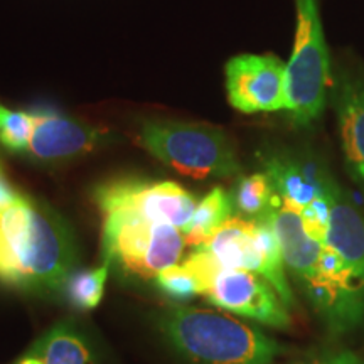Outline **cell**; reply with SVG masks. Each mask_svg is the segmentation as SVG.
Listing matches in <instances>:
<instances>
[{"mask_svg": "<svg viewBox=\"0 0 364 364\" xmlns=\"http://www.w3.org/2000/svg\"><path fill=\"white\" fill-rule=\"evenodd\" d=\"M76 263L65 220L34 199L21 198L0 211V282L31 294L63 289Z\"/></svg>", "mask_w": 364, "mask_h": 364, "instance_id": "1", "label": "cell"}, {"mask_svg": "<svg viewBox=\"0 0 364 364\" xmlns=\"http://www.w3.org/2000/svg\"><path fill=\"white\" fill-rule=\"evenodd\" d=\"M161 331L194 364H272L284 349L257 327L211 309H169Z\"/></svg>", "mask_w": 364, "mask_h": 364, "instance_id": "2", "label": "cell"}, {"mask_svg": "<svg viewBox=\"0 0 364 364\" xmlns=\"http://www.w3.org/2000/svg\"><path fill=\"white\" fill-rule=\"evenodd\" d=\"M139 142L166 166L196 179H225L240 176L241 172L233 142L226 132L218 127L145 120L140 125Z\"/></svg>", "mask_w": 364, "mask_h": 364, "instance_id": "3", "label": "cell"}, {"mask_svg": "<svg viewBox=\"0 0 364 364\" xmlns=\"http://www.w3.org/2000/svg\"><path fill=\"white\" fill-rule=\"evenodd\" d=\"M297 33L287 63V108L295 125L309 127L324 113L331 88V58L318 0H295Z\"/></svg>", "mask_w": 364, "mask_h": 364, "instance_id": "4", "label": "cell"}, {"mask_svg": "<svg viewBox=\"0 0 364 364\" xmlns=\"http://www.w3.org/2000/svg\"><path fill=\"white\" fill-rule=\"evenodd\" d=\"M102 247L108 263L139 279H156L182 260L184 231L167 223H154L125 213L103 215Z\"/></svg>", "mask_w": 364, "mask_h": 364, "instance_id": "5", "label": "cell"}, {"mask_svg": "<svg viewBox=\"0 0 364 364\" xmlns=\"http://www.w3.org/2000/svg\"><path fill=\"white\" fill-rule=\"evenodd\" d=\"M221 270H250L260 275L279 294L285 306L295 299L285 277L279 238L267 218H231L201 247Z\"/></svg>", "mask_w": 364, "mask_h": 364, "instance_id": "6", "label": "cell"}, {"mask_svg": "<svg viewBox=\"0 0 364 364\" xmlns=\"http://www.w3.org/2000/svg\"><path fill=\"white\" fill-rule=\"evenodd\" d=\"M102 215L125 213L154 223H167L188 231L198 199L172 181L113 179L103 182L93 193Z\"/></svg>", "mask_w": 364, "mask_h": 364, "instance_id": "7", "label": "cell"}, {"mask_svg": "<svg viewBox=\"0 0 364 364\" xmlns=\"http://www.w3.org/2000/svg\"><path fill=\"white\" fill-rule=\"evenodd\" d=\"M226 91L241 113H272L287 108V65L273 54H241L228 61Z\"/></svg>", "mask_w": 364, "mask_h": 364, "instance_id": "8", "label": "cell"}, {"mask_svg": "<svg viewBox=\"0 0 364 364\" xmlns=\"http://www.w3.org/2000/svg\"><path fill=\"white\" fill-rule=\"evenodd\" d=\"M204 299L223 311L277 329H287L292 324L275 289L250 270H220Z\"/></svg>", "mask_w": 364, "mask_h": 364, "instance_id": "9", "label": "cell"}, {"mask_svg": "<svg viewBox=\"0 0 364 364\" xmlns=\"http://www.w3.org/2000/svg\"><path fill=\"white\" fill-rule=\"evenodd\" d=\"M33 115V134L26 152L34 161L44 164H63L93 152L110 136L102 127L63 115L51 108H36Z\"/></svg>", "mask_w": 364, "mask_h": 364, "instance_id": "10", "label": "cell"}, {"mask_svg": "<svg viewBox=\"0 0 364 364\" xmlns=\"http://www.w3.org/2000/svg\"><path fill=\"white\" fill-rule=\"evenodd\" d=\"M329 90L349 174L364 189V65H339Z\"/></svg>", "mask_w": 364, "mask_h": 364, "instance_id": "11", "label": "cell"}, {"mask_svg": "<svg viewBox=\"0 0 364 364\" xmlns=\"http://www.w3.org/2000/svg\"><path fill=\"white\" fill-rule=\"evenodd\" d=\"M262 164L282 203L299 213L316 199L339 191L324 166L309 157L273 152L267 154Z\"/></svg>", "mask_w": 364, "mask_h": 364, "instance_id": "12", "label": "cell"}, {"mask_svg": "<svg viewBox=\"0 0 364 364\" xmlns=\"http://www.w3.org/2000/svg\"><path fill=\"white\" fill-rule=\"evenodd\" d=\"M265 218L279 238L285 268L302 284L316 272L322 243L307 235L300 213L284 203L272 209Z\"/></svg>", "mask_w": 364, "mask_h": 364, "instance_id": "13", "label": "cell"}, {"mask_svg": "<svg viewBox=\"0 0 364 364\" xmlns=\"http://www.w3.org/2000/svg\"><path fill=\"white\" fill-rule=\"evenodd\" d=\"M334 250L351 275L364 287V216L346 193L339 191L331 209L324 243Z\"/></svg>", "mask_w": 364, "mask_h": 364, "instance_id": "14", "label": "cell"}, {"mask_svg": "<svg viewBox=\"0 0 364 364\" xmlns=\"http://www.w3.org/2000/svg\"><path fill=\"white\" fill-rule=\"evenodd\" d=\"M31 351L44 364H98L88 339L68 322H59L49 329Z\"/></svg>", "mask_w": 364, "mask_h": 364, "instance_id": "15", "label": "cell"}, {"mask_svg": "<svg viewBox=\"0 0 364 364\" xmlns=\"http://www.w3.org/2000/svg\"><path fill=\"white\" fill-rule=\"evenodd\" d=\"M233 199L223 188H215L208 193L196 206L194 216L186 231V243L189 247H201L211 238L233 215Z\"/></svg>", "mask_w": 364, "mask_h": 364, "instance_id": "16", "label": "cell"}, {"mask_svg": "<svg viewBox=\"0 0 364 364\" xmlns=\"http://www.w3.org/2000/svg\"><path fill=\"white\" fill-rule=\"evenodd\" d=\"M231 199H233L236 211L247 220L265 218L272 209L279 208L282 204V199L275 193L272 181L268 179L265 172L240 176Z\"/></svg>", "mask_w": 364, "mask_h": 364, "instance_id": "17", "label": "cell"}, {"mask_svg": "<svg viewBox=\"0 0 364 364\" xmlns=\"http://www.w3.org/2000/svg\"><path fill=\"white\" fill-rule=\"evenodd\" d=\"M110 263L97 268L73 272L63 285V297L76 311H91L102 302L105 287H107Z\"/></svg>", "mask_w": 364, "mask_h": 364, "instance_id": "18", "label": "cell"}, {"mask_svg": "<svg viewBox=\"0 0 364 364\" xmlns=\"http://www.w3.org/2000/svg\"><path fill=\"white\" fill-rule=\"evenodd\" d=\"M33 134L31 112H14L0 105V144L11 152H26Z\"/></svg>", "mask_w": 364, "mask_h": 364, "instance_id": "19", "label": "cell"}, {"mask_svg": "<svg viewBox=\"0 0 364 364\" xmlns=\"http://www.w3.org/2000/svg\"><path fill=\"white\" fill-rule=\"evenodd\" d=\"M154 280L161 292L166 294L167 297L179 300V302L194 299L196 295H203L198 279L182 263L166 268Z\"/></svg>", "mask_w": 364, "mask_h": 364, "instance_id": "20", "label": "cell"}, {"mask_svg": "<svg viewBox=\"0 0 364 364\" xmlns=\"http://www.w3.org/2000/svg\"><path fill=\"white\" fill-rule=\"evenodd\" d=\"M339 191L332 196H324V198L316 199V201H312L309 206H306L300 211V218H302L304 228H306L307 235L311 236L312 240H316L317 243H324L327 228H329L331 209L332 204L336 201V198H338Z\"/></svg>", "mask_w": 364, "mask_h": 364, "instance_id": "21", "label": "cell"}, {"mask_svg": "<svg viewBox=\"0 0 364 364\" xmlns=\"http://www.w3.org/2000/svg\"><path fill=\"white\" fill-rule=\"evenodd\" d=\"M292 364H364V359L348 349H338V351L311 354Z\"/></svg>", "mask_w": 364, "mask_h": 364, "instance_id": "22", "label": "cell"}, {"mask_svg": "<svg viewBox=\"0 0 364 364\" xmlns=\"http://www.w3.org/2000/svg\"><path fill=\"white\" fill-rule=\"evenodd\" d=\"M19 198L21 194L12 188V184L7 179L6 172H4L2 166H0V211L11 208Z\"/></svg>", "mask_w": 364, "mask_h": 364, "instance_id": "23", "label": "cell"}, {"mask_svg": "<svg viewBox=\"0 0 364 364\" xmlns=\"http://www.w3.org/2000/svg\"><path fill=\"white\" fill-rule=\"evenodd\" d=\"M16 364H44V361L34 351H29L24 358H21Z\"/></svg>", "mask_w": 364, "mask_h": 364, "instance_id": "24", "label": "cell"}]
</instances>
